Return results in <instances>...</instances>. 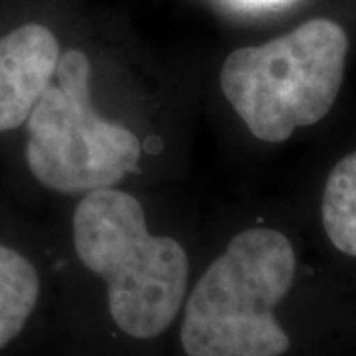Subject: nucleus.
I'll list each match as a JSON object with an SVG mask.
<instances>
[{"instance_id": "nucleus-1", "label": "nucleus", "mask_w": 356, "mask_h": 356, "mask_svg": "<svg viewBox=\"0 0 356 356\" xmlns=\"http://www.w3.org/2000/svg\"><path fill=\"white\" fill-rule=\"evenodd\" d=\"M72 228L79 264L105 287L115 329L139 343L170 331L191 289V259L182 243L151 234L139 200L115 186L88 192Z\"/></svg>"}, {"instance_id": "nucleus-2", "label": "nucleus", "mask_w": 356, "mask_h": 356, "mask_svg": "<svg viewBox=\"0 0 356 356\" xmlns=\"http://www.w3.org/2000/svg\"><path fill=\"white\" fill-rule=\"evenodd\" d=\"M297 273L285 234L248 228L192 285L180 311L184 356H285L291 337L277 318Z\"/></svg>"}, {"instance_id": "nucleus-3", "label": "nucleus", "mask_w": 356, "mask_h": 356, "mask_svg": "<svg viewBox=\"0 0 356 356\" xmlns=\"http://www.w3.org/2000/svg\"><path fill=\"white\" fill-rule=\"evenodd\" d=\"M346 54L343 28L313 18L280 38L232 51L220 70V88L255 139L283 143L331 111Z\"/></svg>"}, {"instance_id": "nucleus-4", "label": "nucleus", "mask_w": 356, "mask_h": 356, "mask_svg": "<svg viewBox=\"0 0 356 356\" xmlns=\"http://www.w3.org/2000/svg\"><path fill=\"white\" fill-rule=\"evenodd\" d=\"M24 129L28 172L58 194L113 188L140 163L139 137L93 109L91 64L77 48L62 51Z\"/></svg>"}, {"instance_id": "nucleus-5", "label": "nucleus", "mask_w": 356, "mask_h": 356, "mask_svg": "<svg viewBox=\"0 0 356 356\" xmlns=\"http://www.w3.org/2000/svg\"><path fill=\"white\" fill-rule=\"evenodd\" d=\"M62 56L46 24L22 22L0 34V135L24 127Z\"/></svg>"}, {"instance_id": "nucleus-6", "label": "nucleus", "mask_w": 356, "mask_h": 356, "mask_svg": "<svg viewBox=\"0 0 356 356\" xmlns=\"http://www.w3.org/2000/svg\"><path fill=\"white\" fill-rule=\"evenodd\" d=\"M38 266L8 240H0V353L16 344L42 303Z\"/></svg>"}, {"instance_id": "nucleus-7", "label": "nucleus", "mask_w": 356, "mask_h": 356, "mask_svg": "<svg viewBox=\"0 0 356 356\" xmlns=\"http://www.w3.org/2000/svg\"><path fill=\"white\" fill-rule=\"evenodd\" d=\"M321 216L332 245L356 257V153L332 166L323 191Z\"/></svg>"}]
</instances>
